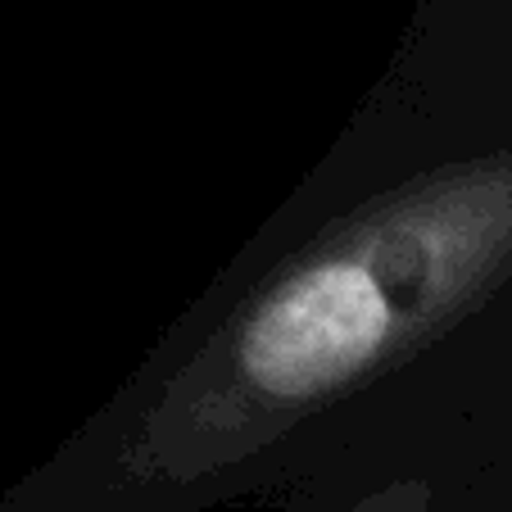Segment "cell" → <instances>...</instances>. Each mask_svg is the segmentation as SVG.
I'll list each match as a JSON object with an SVG mask.
<instances>
[{"instance_id": "6da1fadb", "label": "cell", "mask_w": 512, "mask_h": 512, "mask_svg": "<svg viewBox=\"0 0 512 512\" xmlns=\"http://www.w3.org/2000/svg\"><path fill=\"white\" fill-rule=\"evenodd\" d=\"M512 272V150L431 173L327 232L254 295L191 381L232 431L349 390L440 336Z\"/></svg>"}, {"instance_id": "7a4b0ae2", "label": "cell", "mask_w": 512, "mask_h": 512, "mask_svg": "<svg viewBox=\"0 0 512 512\" xmlns=\"http://www.w3.org/2000/svg\"><path fill=\"white\" fill-rule=\"evenodd\" d=\"M422 503H426L422 485H395V490H386L381 499L363 503L358 512H422Z\"/></svg>"}]
</instances>
